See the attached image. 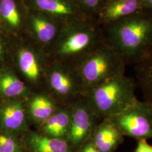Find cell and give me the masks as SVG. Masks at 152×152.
<instances>
[{"label": "cell", "mask_w": 152, "mask_h": 152, "mask_svg": "<svg viewBox=\"0 0 152 152\" xmlns=\"http://www.w3.org/2000/svg\"><path fill=\"white\" fill-rule=\"evenodd\" d=\"M124 136L137 140L152 139V105L137 100L120 114L110 118Z\"/></svg>", "instance_id": "5b68a950"}, {"label": "cell", "mask_w": 152, "mask_h": 152, "mask_svg": "<svg viewBox=\"0 0 152 152\" xmlns=\"http://www.w3.org/2000/svg\"><path fill=\"white\" fill-rule=\"evenodd\" d=\"M105 42L123 59L135 64L152 45V12L142 10L105 24Z\"/></svg>", "instance_id": "6da1fadb"}, {"label": "cell", "mask_w": 152, "mask_h": 152, "mask_svg": "<svg viewBox=\"0 0 152 152\" xmlns=\"http://www.w3.org/2000/svg\"><path fill=\"white\" fill-rule=\"evenodd\" d=\"M106 0H77L85 14L89 15L98 14Z\"/></svg>", "instance_id": "ffe728a7"}, {"label": "cell", "mask_w": 152, "mask_h": 152, "mask_svg": "<svg viewBox=\"0 0 152 152\" xmlns=\"http://www.w3.org/2000/svg\"><path fill=\"white\" fill-rule=\"evenodd\" d=\"M136 84L140 87L144 100L152 105V45L135 64Z\"/></svg>", "instance_id": "8fae6325"}, {"label": "cell", "mask_w": 152, "mask_h": 152, "mask_svg": "<svg viewBox=\"0 0 152 152\" xmlns=\"http://www.w3.org/2000/svg\"><path fill=\"white\" fill-rule=\"evenodd\" d=\"M137 84L129 77L123 76L109 79L83 94L98 118H110L120 114L138 100Z\"/></svg>", "instance_id": "7a4b0ae2"}, {"label": "cell", "mask_w": 152, "mask_h": 152, "mask_svg": "<svg viewBox=\"0 0 152 152\" xmlns=\"http://www.w3.org/2000/svg\"><path fill=\"white\" fill-rule=\"evenodd\" d=\"M103 41V35L92 20L83 19L60 38L57 53L61 56L76 58L78 63Z\"/></svg>", "instance_id": "277c9868"}, {"label": "cell", "mask_w": 152, "mask_h": 152, "mask_svg": "<svg viewBox=\"0 0 152 152\" xmlns=\"http://www.w3.org/2000/svg\"><path fill=\"white\" fill-rule=\"evenodd\" d=\"M1 50H2V46H1V45L0 44V55H1Z\"/></svg>", "instance_id": "d4e9b609"}, {"label": "cell", "mask_w": 152, "mask_h": 152, "mask_svg": "<svg viewBox=\"0 0 152 152\" xmlns=\"http://www.w3.org/2000/svg\"><path fill=\"white\" fill-rule=\"evenodd\" d=\"M18 145L11 136L0 135V152H16Z\"/></svg>", "instance_id": "44dd1931"}, {"label": "cell", "mask_w": 152, "mask_h": 152, "mask_svg": "<svg viewBox=\"0 0 152 152\" xmlns=\"http://www.w3.org/2000/svg\"><path fill=\"white\" fill-rule=\"evenodd\" d=\"M28 92L26 85L10 72L0 73V94L6 98L26 96Z\"/></svg>", "instance_id": "e0dca14e"}, {"label": "cell", "mask_w": 152, "mask_h": 152, "mask_svg": "<svg viewBox=\"0 0 152 152\" xmlns=\"http://www.w3.org/2000/svg\"><path fill=\"white\" fill-rule=\"evenodd\" d=\"M18 64L22 74L28 82L38 85L43 76L41 66L34 53L29 49L23 48L18 53Z\"/></svg>", "instance_id": "9a60e30c"}, {"label": "cell", "mask_w": 152, "mask_h": 152, "mask_svg": "<svg viewBox=\"0 0 152 152\" xmlns=\"http://www.w3.org/2000/svg\"><path fill=\"white\" fill-rule=\"evenodd\" d=\"M144 10L152 12V0H142Z\"/></svg>", "instance_id": "cb8c5ba5"}, {"label": "cell", "mask_w": 152, "mask_h": 152, "mask_svg": "<svg viewBox=\"0 0 152 152\" xmlns=\"http://www.w3.org/2000/svg\"><path fill=\"white\" fill-rule=\"evenodd\" d=\"M31 24L37 38L41 43L49 44L54 39L56 28L48 18L42 14L34 15L31 18Z\"/></svg>", "instance_id": "ac0fdd59"}, {"label": "cell", "mask_w": 152, "mask_h": 152, "mask_svg": "<svg viewBox=\"0 0 152 152\" xmlns=\"http://www.w3.org/2000/svg\"><path fill=\"white\" fill-rule=\"evenodd\" d=\"M0 13L11 26L15 27L19 26L20 16L13 0H2L0 4Z\"/></svg>", "instance_id": "d6986e66"}, {"label": "cell", "mask_w": 152, "mask_h": 152, "mask_svg": "<svg viewBox=\"0 0 152 152\" xmlns=\"http://www.w3.org/2000/svg\"><path fill=\"white\" fill-rule=\"evenodd\" d=\"M71 120V109L56 110L42 125V132L46 136L63 139L67 136Z\"/></svg>", "instance_id": "4fadbf2b"}, {"label": "cell", "mask_w": 152, "mask_h": 152, "mask_svg": "<svg viewBox=\"0 0 152 152\" xmlns=\"http://www.w3.org/2000/svg\"><path fill=\"white\" fill-rule=\"evenodd\" d=\"M106 1H107V0H106Z\"/></svg>", "instance_id": "484cf974"}, {"label": "cell", "mask_w": 152, "mask_h": 152, "mask_svg": "<svg viewBox=\"0 0 152 152\" xmlns=\"http://www.w3.org/2000/svg\"><path fill=\"white\" fill-rule=\"evenodd\" d=\"M28 109L31 119L40 126L57 109L52 99L44 95L33 96L29 100Z\"/></svg>", "instance_id": "2e32d148"}, {"label": "cell", "mask_w": 152, "mask_h": 152, "mask_svg": "<svg viewBox=\"0 0 152 152\" xmlns=\"http://www.w3.org/2000/svg\"><path fill=\"white\" fill-rule=\"evenodd\" d=\"M26 142L31 152H72L68 144L63 139L51 137L34 132L28 134Z\"/></svg>", "instance_id": "7c38bea8"}, {"label": "cell", "mask_w": 152, "mask_h": 152, "mask_svg": "<svg viewBox=\"0 0 152 152\" xmlns=\"http://www.w3.org/2000/svg\"><path fill=\"white\" fill-rule=\"evenodd\" d=\"M34 5L41 11L59 16L77 15L89 18L85 14L78 3H70L66 0H34Z\"/></svg>", "instance_id": "5bb4252c"}, {"label": "cell", "mask_w": 152, "mask_h": 152, "mask_svg": "<svg viewBox=\"0 0 152 152\" xmlns=\"http://www.w3.org/2000/svg\"><path fill=\"white\" fill-rule=\"evenodd\" d=\"M142 10V0H107L98 15L106 24Z\"/></svg>", "instance_id": "9c48e42d"}, {"label": "cell", "mask_w": 152, "mask_h": 152, "mask_svg": "<svg viewBox=\"0 0 152 152\" xmlns=\"http://www.w3.org/2000/svg\"><path fill=\"white\" fill-rule=\"evenodd\" d=\"M124 135L110 118L96 125L90 137L100 152H114L124 141Z\"/></svg>", "instance_id": "ba28073f"}, {"label": "cell", "mask_w": 152, "mask_h": 152, "mask_svg": "<svg viewBox=\"0 0 152 152\" xmlns=\"http://www.w3.org/2000/svg\"><path fill=\"white\" fill-rule=\"evenodd\" d=\"M126 65L123 59L104 39L77 64L76 69L85 93L109 79L125 75Z\"/></svg>", "instance_id": "3957f363"}, {"label": "cell", "mask_w": 152, "mask_h": 152, "mask_svg": "<svg viewBox=\"0 0 152 152\" xmlns=\"http://www.w3.org/2000/svg\"><path fill=\"white\" fill-rule=\"evenodd\" d=\"M27 113L20 100L9 101L0 108V120L3 128L11 131L26 130L27 125Z\"/></svg>", "instance_id": "30bf717a"}, {"label": "cell", "mask_w": 152, "mask_h": 152, "mask_svg": "<svg viewBox=\"0 0 152 152\" xmlns=\"http://www.w3.org/2000/svg\"><path fill=\"white\" fill-rule=\"evenodd\" d=\"M46 83L55 98L60 101L75 102L85 93L81 80L76 69L68 70L56 66L47 73Z\"/></svg>", "instance_id": "52a82bcc"}, {"label": "cell", "mask_w": 152, "mask_h": 152, "mask_svg": "<svg viewBox=\"0 0 152 152\" xmlns=\"http://www.w3.org/2000/svg\"><path fill=\"white\" fill-rule=\"evenodd\" d=\"M134 152H152V145L146 139L137 140V145Z\"/></svg>", "instance_id": "7402d4cb"}, {"label": "cell", "mask_w": 152, "mask_h": 152, "mask_svg": "<svg viewBox=\"0 0 152 152\" xmlns=\"http://www.w3.org/2000/svg\"><path fill=\"white\" fill-rule=\"evenodd\" d=\"M98 118L83 95L73 102L71 124L66 136L73 145L80 148L90 139L98 125Z\"/></svg>", "instance_id": "8992f818"}, {"label": "cell", "mask_w": 152, "mask_h": 152, "mask_svg": "<svg viewBox=\"0 0 152 152\" xmlns=\"http://www.w3.org/2000/svg\"><path fill=\"white\" fill-rule=\"evenodd\" d=\"M78 152H100L96 147L89 139L80 148V151Z\"/></svg>", "instance_id": "603a6c76"}]
</instances>
